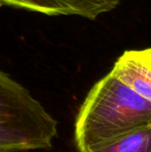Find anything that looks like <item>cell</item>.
Wrapping results in <instances>:
<instances>
[{"label": "cell", "mask_w": 151, "mask_h": 152, "mask_svg": "<svg viewBox=\"0 0 151 152\" xmlns=\"http://www.w3.org/2000/svg\"><path fill=\"white\" fill-rule=\"evenodd\" d=\"M151 126V102L111 71L87 94L76 119L75 141L79 152L110 142Z\"/></svg>", "instance_id": "6da1fadb"}, {"label": "cell", "mask_w": 151, "mask_h": 152, "mask_svg": "<svg viewBox=\"0 0 151 152\" xmlns=\"http://www.w3.org/2000/svg\"><path fill=\"white\" fill-rule=\"evenodd\" d=\"M57 121L20 84L0 70V152L52 148Z\"/></svg>", "instance_id": "7a4b0ae2"}, {"label": "cell", "mask_w": 151, "mask_h": 152, "mask_svg": "<svg viewBox=\"0 0 151 152\" xmlns=\"http://www.w3.org/2000/svg\"><path fill=\"white\" fill-rule=\"evenodd\" d=\"M83 152H151V126L140 128L110 142Z\"/></svg>", "instance_id": "5b68a950"}, {"label": "cell", "mask_w": 151, "mask_h": 152, "mask_svg": "<svg viewBox=\"0 0 151 152\" xmlns=\"http://www.w3.org/2000/svg\"><path fill=\"white\" fill-rule=\"evenodd\" d=\"M111 72L151 102V48L125 51L117 59Z\"/></svg>", "instance_id": "277c9868"}, {"label": "cell", "mask_w": 151, "mask_h": 152, "mask_svg": "<svg viewBox=\"0 0 151 152\" xmlns=\"http://www.w3.org/2000/svg\"><path fill=\"white\" fill-rule=\"evenodd\" d=\"M121 0H0L10 6L46 15H77L90 20L114 9Z\"/></svg>", "instance_id": "3957f363"}]
</instances>
